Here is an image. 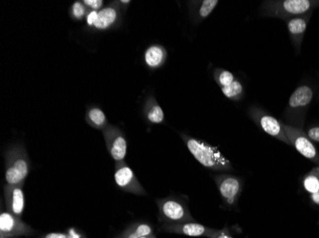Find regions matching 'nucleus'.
I'll list each match as a JSON object with an SVG mask.
<instances>
[{
  "label": "nucleus",
  "mask_w": 319,
  "mask_h": 238,
  "mask_svg": "<svg viewBox=\"0 0 319 238\" xmlns=\"http://www.w3.org/2000/svg\"><path fill=\"white\" fill-rule=\"evenodd\" d=\"M180 136L201 165L214 172H230L233 170L232 163L214 146L185 134H180Z\"/></svg>",
  "instance_id": "obj_1"
},
{
  "label": "nucleus",
  "mask_w": 319,
  "mask_h": 238,
  "mask_svg": "<svg viewBox=\"0 0 319 238\" xmlns=\"http://www.w3.org/2000/svg\"><path fill=\"white\" fill-rule=\"evenodd\" d=\"M319 7L317 0H267L259 8L260 16L288 21Z\"/></svg>",
  "instance_id": "obj_2"
},
{
  "label": "nucleus",
  "mask_w": 319,
  "mask_h": 238,
  "mask_svg": "<svg viewBox=\"0 0 319 238\" xmlns=\"http://www.w3.org/2000/svg\"><path fill=\"white\" fill-rule=\"evenodd\" d=\"M4 157L6 184H24L31 169L30 158L24 146L20 143L12 144L4 152Z\"/></svg>",
  "instance_id": "obj_3"
},
{
  "label": "nucleus",
  "mask_w": 319,
  "mask_h": 238,
  "mask_svg": "<svg viewBox=\"0 0 319 238\" xmlns=\"http://www.w3.org/2000/svg\"><path fill=\"white\" fill-rule=\"evenodd\" d=\"M159 208V221L163 225H177L194 222V217L188 209L186 201L178 196L157 199Z\"/></svg>",
  "instance_id": "obj_4"
},
{
  "label": "nucleus",
  "mask_w": 319,
  "mask_h": 238,
  "mask_svg": "<svg viewBox=\"0 0 319 238\" xmlns=\"http://www.w3.org/2000/svg\"><path fill=\"white\" fill-rule=\"evenodd\" d=\"M313 97L312 89L307 85L296 88L292 94L287 108L285 110L284 117L289 121L290 126L299 128L303 126L306 111L308 110Z\"/></svg>",
  "instance_id": "obj_5"
},
{
  "label": "nucleus",
  "mask_w": 319,
  "mask_h": 238,
  "mask_svg": "<svg viewBox=\"0 0 319 238\" xmlns=\"http://www.w3.org/2000/svg\"><path fill=\"white\" fill-rule=\"evenodd\" d=\"M247 113L251 120L258 127L261 128L266 134L277 138L280 141L286 143L288 145H291L284 131L283 123L272 116L266 110H264L261 107L252 105L248 108Z\"/></svg>",
  "instance_id": "obj_6"
},
{
  "label": "nucleus",
  "mask_w": 319,
  "mask_h": 238,
  "mask_svg": "<svg viewBox=\"0 0 319 238\" xmlns=\"http://www.w3.org/2000/svg\"><path fill=\"white\" fill-rule=\"evenodd\" d=\"M224 203L229 207L235 206L244 188V181L235 175L220 174L212 176Z\"/></svg>",
  "instance_id": "obj_7"
},
{
  "label": "nucleus",
  "mask_w": 319,
  "mask_h": 238,
  "mask_svg": "<svg viewBox=\"0 0 319 238\" xmlns=\"http://www.w3.org/2000/svg\"><path fill=\"white\" fill-rule=\"evenodd\" d=\"M283 128L291 145L295 147L296 151H299L304 157L311 160L319 166V152L302 129L293 127L285 123H283Z\"/></svg>",
  "instance_id": "obj_8"
},
{
  "label": "nucleus",
  "mask_w": 319,
  "mask_h": 238,
  "mask_svg": "<svg viewBox=\"0 0 319 238\" xmlns=\"http://www.w3.org/2000/svg\"><path fill=\"white\" fill-rule=\"evenodd\" d=\"M36 230L23 222L21 218L11 214L7 210L0 214V238H14L16 236H31Z\"/></svg>",
  "instance_id": "obj_9"
},
{
  "label": "nucleus",
  "mask_w": 319,
  "mask_h": 238,
  "mask_svg": "<svg viewBox=\"0 0 319 238\" xmlns=\"http://www.w3.org/2000/svg\"><path fill=\"white\" fill-rule=\"evenodd\" d=\"M114 177L115 182L120 190L136 195H147L146 190L139 182L134 172L124 161L116 162Z\"/></svg>",
  "instance_id": "obj_10"
},
{
  "label": "nucleus",
  "mask_w": 319,
  "mask_h": 238,
  "mask_svg": "<svg viewBox=\"0 0 319 238\" xmlns=\"http://www.w3.org/2000/svg\"><path fill=\"white\" fill-rule=\"evenodd\" d=\"M106 148L116 162L124 161L127 152V140L120 128L109 125L103 131Z\"/></svg>",
  "instance_id": "obj_11"
},
{
  "label": "nucleus",
  "mask_w": 319,
  "mask_h": 238,
  "mask_svg": "<svg viewBox=\"0 0 319 238\" xmlns=\"http://www.w3.org/2000/svg\"><path fill=\"white\" fill-rule=\"evenodd\" d=\"M124 12L119 7L116 1L98 12L96 22L93 29L97 31H106L121 23Z\"/></svg>",
  "instance_id": "obj_12"
},
{
  "label": "nucleus",
  "mask_w": 319,
  "mask_h": 238,
  "mask_svg": "<svg viewBox=\"0 0 319 238\" xmlns=\"http://www.w3.org/2000/svg\"><path fill=\"white\" fill-rule=\"evenodd\" d=\"M23 185H8L4 186V199L6 209L11 214L22 218L25 209L24 191Z\"/></svg>",
  "instance_id": "obj_13"
},
{
  "label": "nucleus",
  "mask_w": 319,
  "mask_h": 238,
  "mask_svg": "<svg viewBox=\"0 0 319 238\" xmlns=\"http://www.w3.org/2000/svg\"><path fill=\"white\" fill-rule=\"evenodd\" d=\"M160 230L170 232V233H177V234H183L186 236H206L210 238L212 234L216 231V229L208 228L207 226H204L200 223L186 222L177 225H163Z\"/></svg>",
  "instance_id": "obj_14"
},
{
  "label": "nucleus",
  "mask_w": 319,
  "mask_h": 238,
  "mask_svg": "<svg viewBox=\"0 0 319 238\" xmlns=\"http://www.w3.org/2000/svg\"><path fill=\"white\" fill-rule=\"evenodd\" d=\"M311 15H312V12H310L306 15L297 16L286 21L289 36L294 45L296 55L300 54L301 46L303 43L304 35L306 32L308 23L311 19Z\"/></svg>",
  "instance_id": "obj_15"
},
{
  "label": "nucleus",
  "mask_w": 319,
  "mask_h": 238,
  "mask_svg": "<svg viewBox=\"0 0 319 238\" xmlns=\"http://www.w3.org/2000/svg\"><path fill=\"white\" fill-rule=\"evenodd\" d=\"M218 0H198L188 2L189 17L192 23L198 25L208 18L218 5Z\"/></svg>",
  "instance_id": "obj_16"
},
{
  "label": "nucleus",
  "mask_w": 319,
  "mask_h": 238,
  "mask_svg": "<svg viewBox=\"0 0 319 238\" xmlns=\"http://www.w3.org/2000/svg\"><path fill=\"white\" fill-rule=\"evenodd\" d=\"M167 59H168L167 49L160 44H153L147 48L144 52V64L151 70L161 68L166 63Z\"/></svg>",
  "instance_id": "obj_17"
},
{
  "label": "nucleus",
  "mask_w": 319,
  "mask_h": 238,
  "mask_svg": "<svg viewBox=\"0 0 319 238\" xmlns=\"http://www.w3.org/2000/svg\"><path fill=\"white\" fill-rule=\"evenodd\" d=\"M143 114L150 124H162L165 121L164 111L153 95H148L144 100Z\"/></svg>",
  "instance_id": "obj_18"
},
{
  "label": "nucleus",
  "mask_w": 319,
  "mask_h": 238,
  "mask_svg": "<svg viewBox=\"0 0 319 238\" xmlns=\"http://www.w3.org/2000/svg\"><path fill=\"white\" fill-rule=\"evenodd\" d=\"M85 120L90 127L97 130L104 131L105 128L110 125L104 111L97 106H91L88 108L85 113Z\"/></svg>",
  "instance_id": "obj_19"
},
{
  "label": "nucleus",
  "mask_w": 319,
  "mask_h": 238,
  "mask_svg": "<svg viewBox=\"0 0 319 238\" xmlns=\"http://www.w3.org/2000/svg\"><path fill=\"white\" fill-rule=\"evenodd\" d=\"M153 234L151 225L146 222H136L131 224L121 232V238H141Z\"/></svg>",
  "instance_id": "obj_20"
},
{
  "label": "nucleus",
  "mask_w": 319,
  "mask_h": 238,
  "mask_svg": "<svg viewBox=\"0 0 319 238\" xmlns=\"http://www.w3.org/2000/svg\"><path fill=\"white\" fill-rule=\"evenodd\" d=\"M224 95L232 101H239L245 95V89L241 81L235 80L230 86L221 89Z\"/></svg>",
  "instance_id": "obj_21"
},
{
  "label": "nucleus",
  "mask_w": 319,
  "mask_h": 238,
  "mask_svg": "<svg viewBox=\"0 0 319 238\" xmlns=\"http://www.w3.org/2000/svg\"><path fill=\"white\" fill-rule=\"evenodd\" d=\"M303 186L304 189L311 194L319 192V175L316 167L304 176Z\"/></svg>",
  "instance_id": "obj_22"
},
{
  "label": "nucleus",
  "mask_w": 319,
  "mask_h": 238,
  "mask_svg": "<svg viewBox=\"0 0 319 238\" xmlns=\"http://www.w3.org/2000/svg\"><path fill=\"white\" fill-rule=\"evenodd\" d=\"M213 78L221 89L230 86L236 80L232 72L222 68H216L213 70Z\"/></svg>",
  "instance_id": "obj_23"
},
{
  "label": "nucleus",
  "mask_w": 319,
  "mask_h": 238,
  "mask_svg": "<svg viewBox=\"0 0 319 238\" xmlns=\"http://www.w3.org/2000/svg\"><path fill=\"white\" fill-rule=\"evenodd\" d=\"M89 10L83 4L82 1H75L70 8V16L74 20L80 21L84 18H86Z\"/></svg>",
  "instance_id": "obj_24"
},
{
  "label": "nucleus",
  "mask_w": 319,
  "mask_h": 238,
  "mask_svg": "<svg viewBox=\"0 0 319 238\" xmlns=\"http://www.w3.org/2000/svg\"><path fill=\"white\" fill-rule=\"evenodd\" d=\"M82 2L89 11L93 12H100L104 6L103 0H83Z\"/></svg>",
  "instance_id": "obj_25"
},
{
  "label": "nucleus",
  "mask_w": 319,
  "mask_h": 238,
  "mask_svg": "<svg viewBox=\"0 0 319 238\" xmlns=\"http://www.w3.org/2000/svg\"><path fill=\"white\" fill-rule=\"evenodd\" d=\"M210 238H234L228 228H224L222 230H216Z\"/></svg>",
  "instance_id": "obj_26"
},
{
  "label": "nucleus",
  "mask_w": 319,
  "mask_h": 238,
  "mask_svg": "<svg viewBox=\"0 0 319 238\" xmlns=\"http://www.w3.org/2000/svg\"><path fill=\"white\" fill-rule=\"evenodd\" d=\"M307 135L309 136V138L312 140V141H315V142H319V127H312L308 131Z\"/></svg>",
  "instance_id": "obj_27"
},
{
  "label": "nucleus",
  "mask_w": 319,
  "mask_h": 238,
  "mask_svg": "<svg viewBox=\"0 0 319 238\" xmlns=\"http://www.w3.org/2000/svg\"><path fill=\"white\" fill-rule=\"evenodd\" d=\"M42 238H69V235L68 233H62V232H52V233H48L42 236Z\"/></svg>",
  "instance_id": "obj_28"
},
{
  "label": "nucleus",
  "mask_w": 319,
  "mask_h": 238,
  "mask_svg": "<svg viewBox=\"0 0 319 238\" xmlns=\"http://www.w3.org/2000/svg\"><path fill=\"white\" fill-rule=\"evenodd\" d=\"M68 235H69V238H84L83 236V234H81L80 233L78 230H76V229H69L68 230Z\"/></svg>",
  "instance_id": "obj_29"
},
{
  "label": "nucleus",
  "mask_w": 319,
  "mask_h": 238,
  "mask_svg": "<svg viewBox=\"0 0 319 238\" xmlns=\"http://www.w3.org/2000/svg\"><path fill=\"white\" fill-rule=\"evenodd\" d=\"M116 2H117V4L119 5V7H120L124 13L126 12L128 6H129L130 3H131V1H129V0H120V1H116Z\"/></svg>",
  "instance_id": "obj_30"
},
{
  "label": "nucleus",
  "mask_w": 319,
  "mask_h": 238,
  "mask_svg": "<svg viewBox=\"0 0 319 238\" xmlns=\"http://www.w3.org/2000/svg\"><path fill=\"white\" fill-rule=\"evenodd\" d=\"M311 199L315 204L319 205V192L314 193V194H311Z\"/></svg>",
  "instance_id": "obj_31"
},
{
  "label": "nucleus",
  "mask_w": 319,
  "mask_h": 238,
  "mask_svg": "<svg viewBox=\"0 0 319 238\" xmlns=\"http://www.w3.org/2000/svg\"><path fill=\"white\" fill-rule=\"evenodd\" d=\"M141 238H156V236H155L154 234H151V235H148V236H144V237Z\"/></svg>",
  "instance_id": "obj_32"
},
{
  "label": "nucleus",
  "mask_w": 319,
  "mask_h": 238,
  "mask_svg": "<svg viewBox=\"0 0 319 238\" xmlns=\"http://www.w3.org/2000/svg\"><path fill=\"white\" fill-rule=\"evenodd\" d=\"M316 170H317V173H318L319 175V166L316 167Z\"/></svg>",
  "instance_id": "obj_33"
},
{
  "label": "nucleus",
  "mask_w": 319,
  "mask_h": 238,
  "mask_svg": "<svg viewBox=\"0 0 319 238\" xmlns=\"http://www.w3.org/2000/svg\"><path fill=\"white\" fill-rule=\"evenodd\" d=\"M119 238H121V237H120H120H119Z\"/></svg>",
  "instance_id": "obj_34"
}]
</instances>
